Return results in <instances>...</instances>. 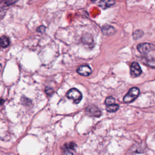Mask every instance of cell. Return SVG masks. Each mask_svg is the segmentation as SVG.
<instances>
[{"label":"cell","mask_w":155,"mask_h":155,"mask_svg":"<svg viewBox=\"0 0 155 155\" xmlns=\"http://www.w3.org/2000/svg\"><path fill=\"white\" fill-rule=\"evenodd\" d=\"M140 93L139 89L137 87H133L130 89L127 94L124 97L123 101L125 103H130L134 101Z\"/></svg>","instance_id":"6da1fadb"},{"label":"cell","mask_w":155,"mask_h":155,"mask_svg":"<svg viewBox=\"0 0 155 155\" xmlns=\"http://www.w3.org/2000/svg\"><path fill=\"white\" fill-rule=\"evenodd\" d=\"M67 97L68 99H73L74 104H78L82 98V94L79 90L75 88H71L67 93Z\"/></svg>","instance_id":"7a4b0ae2"},{"label":"cell","mask_w":155,"mask_h":155,"mask_svg":"<svg viewBox=\"0 0 155 155\" xmlns=\"http://www.w3.org/2000/svg\"><path fill=\"white\" fill-rule=\"evenodd\" d=\"M137 49L139 51L140 53L142 54H147L151 51L154 50V45L150 43H141L138 44L137 47Z\"/></svg>","instance_id":"3957f363"},{"label":"cell","mask_w":155,"mask_h":155,"mask_svg":"<svg viewBox=\"0 0 155 155\" xmlns=\"http://www.w3.org/2000/svg\"><path fill=\"white\" fill-rule=\"evenodd\" d=\"M86 113L90 116L100 117L102 113L100 109L94 105H90L86 108Z\"/></svg>","instance_id":"277c9868"},{"label":"cell","mask_w":155,"mask_h":155,"mask_svg":"<svg viewBox=\"0 0 155 155\" xmlns=\"http://www.w3.org/2000/svg\"><path fill=\"white\" fill-rule=\"evenodd\" d=\"M141 73L142 70L139 64L136 62H133L130 67V75L133 78L137 77Z\"/></svg>","instance_id":"5b68a950"},{"label":"cell","mask_w":155,"mask_h":155,"mask_svg":"<svg viewBox=\"0 0 155 155\" xmlns=\"http://www.w3.org/2000/svg\"><path fill=\"white\" fill-rule=\"evenodd\" d=\"M91 69L88 65H82L78 67L77 69V72L81 75L87 76L91 73Z\"/></svg>","instance_id":"8992f818"},{"label":"cell","mask_w":155,"mask_h":155,"mask_svg":"<svg viewBox=\"0 0 155 155\" xmlns=\"http://www.w3.org/2000/svg\"><path fill=\"white\" fill-rule=\"evenodd\" d=\"M101 30L104 35L107 36L112 35L115 33V29L114 28V27L107 24L103 25V27L101 28Z\"/></svg>","instance_id":"52a82bcc"},{"label":"cell","mask_w":155,"mask_h":155,"mask_svg":"<svg viewBox=\"0 0 155 155\" xmlns=\"http://www.w3.org/2000/svg\"><path fill=\"white\" fill-rule=\"evenodd\" d=\"M114 0H101L99 2L98 5L103 9H105L113 6L114 5Z\"/></svg>","instance_id":"ba28073f"},{"label":"cell","mask_w":155,"mask_h":155,"mask_svg":"<svg viewBox=\"0 0 155 155\" xmlns=\"http://www.w3.org/2000/svg\"><path fill=\"white\" fill-rule=\"evenodd\" d=\"M10 44L9 38L7 36H3L0 38V49L7 47Z\"/></svg>","instance_id":"9c48e42d"},{"label":"cell","mask_w":155,"mask_h":155,"mask_svg":"<svg viewBox=\"0 0 155 155\" xmlns=\"http://www.w3.org/2000/svg\"><path fill=\"white\" fill-rule=\"evenodd\" d=\"M119 109V105L116 104L107 105L106 110L108 112H115Z\"/></svg>","instance_id":"30bf717a"},{"label":"cell","mask_w":155,"mask_h":155,"mask_svg":"<svg viewBox=\"0 0 155 155\" xmlns=\"http://www.w3.org/2000/svg\"><path fill=\"white\" fill-rule=\"evenodd\" d=\"M143 32L142 30H135L133 33V37L134 39H138L139 38H140L141 37H142V36L143 35Z\"/></svg>","instance_id":"8fae6325"},{"label":"cell","mask_w":155,"mask_h":155,"mask_svg":"<svg viewBox=\"0 0 155 155\" xmlns=\"http://www.w3.org/2000/svg\"><path fill=\"white\" fill-rule=\"evenodd\" d=\"M77 147V145L75 143L73 142H68L67 143H65L64 145V148H65V149L67 150H75L76 148Z\"/></svg>","instance_id":"7c38bea8"},{"label":"cell","mask_w":155,"mask_h":155,"mask_svg":"<svg viewBox=\"0 0 155 155\" xmlns=\"http://www.w3.org/2000/svg\"><path fill=\"white\" fill-rule=\"evenodd\" d=\"M105 104H106V105L115 104V99L112 96H108L105 99Z\"/></svg>","instance_id":"4fadbf2b"},{"label":"cell","mask_w":155,"mask_h":155,"mask_svg":"<svg viewBox=\"0 0 155 155\" xmlns=\"http://www.w3.org/2000/svg\"><path fill=\"white\" fill-rule=\"evenodd\" d=\"M18 0H4V4L5 5H10L16 2H17Z\"/></svg>","instance_id":"5bb4252c"},{"label":"cell","mask_w":155,"mask_h":155,"mask_svg":"<svg viewBox=\"0 0 155 155\" xmlns=\"http://www.w3.org/2000/svg\"><path fill=\"white\" fill-rule=\"evenodd\" d=\"M45 29H46V27L45 26H43V25H41L40 27H39L38 28H37L36 30L38 32H40V33H43L45 31Z\"/></svg>","instance_id":"9a60e30c"},{"label":"cell","mask_w":155,"mask_h":155,"mask_svg":"<svg viewBox=\"0 0 155 155\" xmlns=\"http://www.w3.org/2000/svg\"><path fill=\"white\" fill-rule=\"evenodd\" d=\"M45 93H47V95L50 96L53 93V90L52 88H47L45 89Z\"/></svg>","instance_id":"2e32d148"},{"label":"cell","mask_w":155,"mask_h":155,"mask_svg":"<svg viewBox=\"0 0 155 155\" xmlns=\"http://www.w3.org/2000/svg\"><path fill=\"white\" fill-rule=\"evenodd\" d=\"M63 155H73V154L69 150H67L65 149L64 151Z\"/></svg>","instance_id":"e0dca14e"},{"label":"cell","mask_w":155,"mask_h":155,"mask_svg":"<svg viewBox=\"0 0 155 155\" xmlns=\"http://www.w3.org/2000/svg\"><path fill=\"white\" fill-rule=\"evenodd\" d=\"M5 13V12H4V10H3L2 7H0V16H2V13Z\"/></svg>","instance_id":"ac0fdd59"},{"label":"cell","mask_w":155,"mask_h":155,"mask_svg":"<svg viewBox=\"0 0 155 155\" xmlns=\"http://www.w3.org/2000/svg\"><path fill=\"white\" fill-rule=\"evenodd\" d=\"M1 70H2V65H1V64H0V73H1Z\"/></svg>","instance_id":"d6986e66"},{"label":"cell","mask_w":155,"mask_h":155,"mask_svg":"<svg viewBox=\"0 0 155 155\" xmlns=\"http://www.w3.org/2000/svg\"><path fill=\"white\" fill-rule=\"evenodd\" d=\"M96 0H91V1H93V2H94Z\"/></svg>","instance_id":"ffe728a7"}]
</instances>
